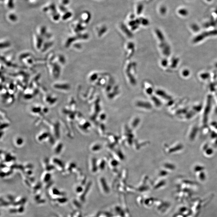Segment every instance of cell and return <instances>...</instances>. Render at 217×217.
Masks as SVG:
<instances>
[{
    "label": "cell",
    "instance_id": "obj_3",
    "mask_svg": "<svg viewBox=\"0 0 217 217\" xmlns=\"http://www.w3.org/2000/svg\"><path fill=\"white\" fill-rule=\"evenodd\" d=\"M22 142V139H18L17 143H18V144H21V142Z\"/></svg>",
    "mask_w": 217,
    "mask_h": 217
},
{
    "label": "cell",
    "instance_id": "obj_1",
    "mask_svg": "<svg viewBox=\"0 0 217 217\" xmlns=\"http://www.w3.org/2000/svg\"><path fill=\"white\" fill-rule=\"evenodd\" d=\"M144 9V6L142 3H137L135 7V12L136 15H139L142 13Z\"/></svg>",
    "mask_w": 217,
    "mask_h": 217
},
{
    "label": "cell",
    "instance_id": "obj_2",
    "mask_svg": "<svg viewBox=\"0 0 217 217\" xmlns=\"http://www.w3.org/2000/svg\"><path fill=\"white\" fill-rule=\"evenodd\" d=\"M167 9L165 7L163 6H160L159 8H158V11L160 14H164L166 13V11Z\"/></svg>",
    "mask_w": 217,
    "mask_h": 217
}]
</instances>
